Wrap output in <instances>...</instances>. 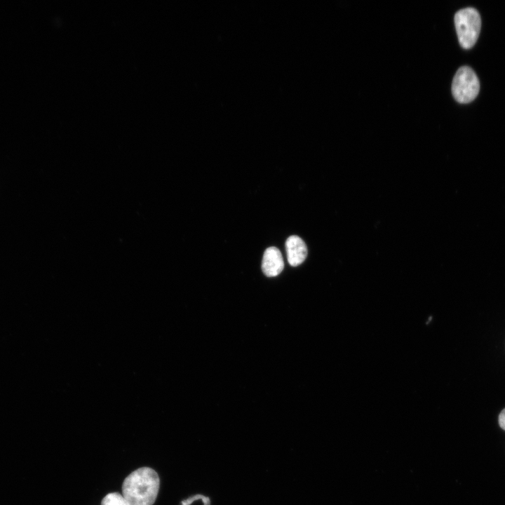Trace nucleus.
Here are the masks:
<instances>
[{
	"instance_id": "obj_1",
	"label": "nucleus",
	"mask_w": 505,
	"mask_h": 505,
	"mask_svg": "<svg viewBox=\"0 0 505 505\" xmlns=\"http://www.w3.org/2000/svg\"><path fill=\"white\" fill-rule=\"evenodd\" d=\"M160 485L157 473L149 467H142L128 475L122 485V493L130 505H152Z\"/></svg>"
},
{
	"instance_id": "obj_2",
	"label": "nucleus",
	"mask_w": 505,
	"mask_h": 505,
	"mask_svg": "<svg viewBox=\"0 0 505 505\" xmlns=\"http://www.w3.org/2000/svg\"><path fill=\"white\" fill-rule=\"evenodd\" d=\"M454 25L461 46L465 49L472 48L477 41L481 27L478 11L471 7L458 11L454 15Z\"/></svg>"
},
{
	"instance_id": "obj_3",
	"label": "nucleus",
	"mask_w": 505,
	"mask_h": 505,
	"mask_svg": "<svg viewBox=\"0 0 505 505\" xmlns=\"http://www.w3.org/2000/svg\"><path fill=\"white\" fill-rule=\"evenodd\" d=\"M480 90V82L469 67L464 66L458 69L452 83V93L459 103L466 104L473 101Z\"/></svg>"
},
{
	"instance_id": "obj_4",
	"label": "nucleus",
	"mask_w": 505,
	"mask_h": 505,
	"mask_svg": "<svg viewBox=\"0 0 505 505\" xmlns=\"http://www.w3.org/2000/svg\"><path fill=\"white\" fill-rule=\"evenodd\" d=\"M284 262L280 250L276 247H269L264 252L262 269L269 277L278 275L283 269Z\"/></svg>"
},
{
	"instance_id": "obj_7",
	"label": "nucleus",
	"mask_w": 505,
	"mask_h": 505,
	"mask_svg": "<svg viewBox=\"0 0 505 505\" xmlns=\"http://www.w3.org/2000/svg\"><path fill=\"white\" fill-rule=\"evenodd\" d=\"M198 499H201L203 501V505H210L209 498L201 494H196L182 501L181 505H190L194 501Z\"/></svg>"
},
{
	"instance_id": "obj_6",
	"label": "nucleus",
	"mask_w": 505,
	"mask_h": 505,
	"mask_svg": "<svg viewBox=\"0 0 505 505\" xmlns=\"http://www.w3.org/2000/svg\"><path fill=\"white\" fill-rule=\"evenodd\" d=\"M101 505H130L123 494L112 492L107 494L102 500Z\"/></svg>"
},
{
	"instance_id": "obj_5",
	"label": "nucleus",
	"mask_w": 505,
	"mask_h": 505,
	"mask_svg": "<svg viewBox=\"0 0 505 505\" xmlns=\"http://www.w3.org/2000/svg\"><path fill=\"white\" fill-rule=\"evenodd\" d=\"M285 250L289 264L297 267L302 264L307 255V248L303 240L296 235L290 236L285 241Z\"/></svg>"
},
{
	"instance_id": "obj_8",
	"label": "nucleus",
	"mask_w": 505,
	"mask_h": 505,
	"mask_svg": "<svg viewBox=\"0 0 505 505\" xmlns=\"http://www.w3.org/2000/svg\"><path fill=\"white\" fill-rule=\"evenodd\" d=\"M499 424L505 431V408L502 410L499 415Z\"/></svg>"
}]
</instances>
